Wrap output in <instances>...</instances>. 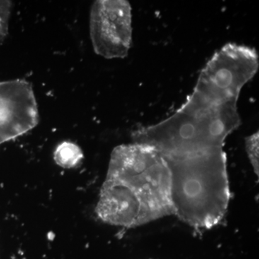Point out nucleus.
Here are the masks:
<instances>
[{"mask_svg":"<svg viewBox=\"0 0 259 259\" xmlns=\"http://www.w3.org/2000/svg\"><path fill=\"white\" fill-rule=\"evenodd\" d=\"M237 101L214 96L198 88L171 117L135 131L134 142L148 145L163 157H178L223 148L241 125Z\"/></svg>","mask_w":259,"mask_h":259,"instance_id":"1","label":"nucleus"},{"mask_svg":"<svg viewBox=\"0 0 259 259\" xmlns=\"http://www.w3.org/2000/svg\"><path fill=\"white\" fill-rule=\"evenodd\" d=\"M258 63L254 49L228 44L211 58L201 71L197 83L238 100L241 89L256 74Z\"/></svg>","mask_w":259,"mask_h":259,"instance_id":"5","label":"nucleus"},{"mask_svg":"<svg viewBox=\"0 0 259 259\" xmlns=\"http://www.w3.org/2000/svg\"><path fill=\"white\" fill-rule=\"evenodd\" d=\"M13 6V3L12 1H0V45L3 44L8 35Z\"/></svg>","mask_w":259,"mask_h":259,"instance_id":"10","label":"nucleus"},{"mask_svg":"<svg viewBox=\"0 0 259 259\" xmlns=\"http://www.w3.org/2000/svg\"><path fill=\"white\" fill-rule=\"evenodd\" d=\"M245 151L250 164L256 177L259 176V134L256 133L247 136L245 139Z\"/></svg>","mask_w":259,"mask_h":259,"instance_id":"9","label":"nucleus"},{"mask_svg":"<svg viewBox=\"0 0 259 259\" xmlns=\"http://www.w3.org/2000/svg\"><path fill=\"white\" fill-rule=\"evenodd\" d=\"M106 178L132 191L154 221L173 214L169 168L161 153L151 146L134 142L114 148Z\"/></svg>","mask_w":259,"mask_h":259,"instance_id":"3","label":"nucleus"},{"mask_svg":"<svg viewBox=\"0 0 259 259\" xmlns=\"http://www.w3.org/2000/svg\"><path fill=\"white\" fill-rule=\"evenodd\" d=\"M163 158L171 174L173 214L197 231L222 223L231 199L223 148Z\"/></svg>","mask_w":259,"mask_h":259,"instance_id":"2","label":"nucleus"},{"mask_svg":"<svg viewBox=\"0 0 259 259\" xmlns=\"http://www.w3.org/2000/svg\"><path fill=\"white\" fill-rule=\"evenodd\" d=\"M54 158L56 163L63 168H74L82 160L83 153L74 143L64 141L56 148Z\"/></svg>","mask_w":259,"mask_h":259,"instance_id":"8","label":"nucleus"},{"mask_svg":"<svg viewBox=\"0 0 259 259\" xmlns=\"http://www.w3.org/2000/svg\"><path fill=\"white\" fill-rule=\"evenodd\" d=\"M38 120L31 83L23 79L0 81V146L31 131Z\"/></svg>","mask_w":259,"mask_h":259,"instance_id":"6","label":"nucleus"},{"mask_svg":"<svg viewBox=\"0 0 259 259\" xmlns=\"http://www.w3.org/2000/svg\"><path fill=\"white\" fill-rule=\"evenodd\" d=\"M95 212L102 222L122 228H136L154 221L138 196L116 181L105 178Z\"/></svg>","mask_w":259,"mask_h":259,"instance_id":"7","label":"nucleus"},{"mask_svg":"<svg viewBox=\"0 0 259 259\" xmlns=\"http://www.w3.org/2000/svg\"><path fill=\"white\" fill-rule=\"evenodd\" d=\"M94 51L107 59H123L132 46V8L125 0H97L90 11Z\"/></svg>","mask_w":259,"mask_h":259,"instance_id":"4","label":"nucleus"}]
</instances>
